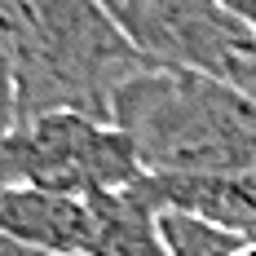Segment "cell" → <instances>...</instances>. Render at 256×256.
Masks as SVG:
<instances>
[{"label": "cell", "instance_id": "5", "mask_svg": "<svg viewBox=\"0 0 256 256\" xmlns=\"http://www.w3.org/2000/svg\"><path fill=\"white\" fill-rule=\"evenodd\" d=\"M0 234L49 256H88V238H93L88 199L18 181L0 194Z\"/></svg>", "mask_w": 256, "mask_h": 256}, {"label": "cell", "instance_id": "4", "mask_svg": "<svg viewBox=\"0 0 256 256\" xmlns=\"http://www.w3.org/2000/svg\"><path fill=\"white\" fill-rule=\"evenodd\" d=\"M110 22L154 66H186L230 80L234 62L256 49L216 0H102Z\"/></svg>", "mask_w": 256, "mask_h": 256}, {"label": "cell", "instance_id": "3", "mask_svg": "<svg viewBox=\"0 0 256 256\" xmlns=\"http://www.w3.org/2000/svg\"><path fill=\"white\" fill-rule=\"evenodd\" d=\"M18 177L40 190L93 199L146 177L137 142L120 124L84 110H44L9 128Z\"/></svg>", "mask_w": 256, "mask_h": 256}, {"label": "cell", "instance_id": "1", "mask_svg": "<svg viewBox=\"0 0 256 256\" xmlns=\"http://www.w3.org/2000/svg\"><path fill=\"white\" fill-rule=\"evenodd\" d=\"M110 120L137 142L146 172L256 177V98L234 80L150 66L120 84Z\"/></svg>", "mask_w": 256, "mask_h": 256}, {"label": "cell", "instance_id": "8", "mask_svg": "<svg viewBox=\"0 0 256 256\" xmlns=\"http://www.w3.org/2000/svg\"><path fill=\"white\" fill-rule=\"evenodd\" d=\"M159 226H164V243L168 256H230L248 234L226 230L216 221H204L194 212H177V208H164L159 212Z\"/></svg>", "mask_w": 256, "mask_h": 256}, {"label": "cell", "instance_id": "12", "mask_svg": "<svg viewBox=\"0 0 256 256\" xmlns=\"http://www.w3.org/2000/svg\"><path fill=\"white\" fill-rule=\"evenodd\" d=\"M230 80L238 84V88H243V93H252V98H256V49L248 53V58H238V62H234Z\"/></svg>", "mask_w": 256, "mask_h": 256}, {"label": "cell", "instance_id": "7", "mask_svg": "<svg viewBox=\"0 0 256 256\" xmlns=\"http://www.w3.org/2000/svg\"><path fill=\"white\" fill-rule=\"evenodd\" d=\"M159 212L164 208L142 190V181L93 194L88 199V216H93L88 256H168Z\"/></svg>", "mask_w": 256, "mask_h": 256}, {"label": "cell", "instance_id": "2", "mask_svg": "<svg viewBox=\"0 0 256 256\" xmlns=\"http://www.w3.org/2000/svg\"><path fill=\"white\" fill-rule=\"evenodd\" d=\"M14 22L18 124L44 110H84L110 120L120 84L154 66L110 22L102 0H14Z\"/></svg>", "mask_w": 256, "mask_h": 256}, {"label": "cell", "instance_id": "10", "mask_svg": "<svg viewBox=\"0 0 256 256\" xmlns=\"http://www.w3.org/2000/svg\"><path fill=\"white\" fill-rule=\"evenodd\" d=\"M18 159H14V142H9V132H0V194L9 190V186H18Z\"/></svg>", "mask_w": 256, "mask_h": 256}, {"label": "cell", "instance_id": "9", "mask_svg": "<svg viewBox=\"0 0 256 256\" xmlns=\"http://www.w3.org/2000/svg\"><path fill=\"white\" fill-rule=\"evenodd\" d=\"M14 0H0V132L18 124V84H14V53H18Z\"/></svg>", "mask_w": 256, "mask_h": 256}, {"label": "cell", "instance_id": "11", "mask_svg": "<svg viewBox=\"0 0 256 256\" xmlns=\"http://www.w3.org/2000/svg\"><path fill=\"white\" fill-rule=\"evenodd\" d=\"M238 26H248V36L256 40V0H216Z\"/></svg>", "mask_w": 256, "mask_h": 256}, {"label": "cell", "instance_id": "6", "mask_svg": "<svg viewBox=\"0 0 256 256\" xmlns=\"http://www.w3.org/2000/svg\"><path fill=\"white\" fill-rule=\"evenodd\" d=\"M142 190L159 208L194 212L226 230L256 238V177H186V172H146Z\"/></svg>", "mask_w": 256, "mask_h": 256}, {"label": "cell", "instance_id": "13", "mask_svg": "<svg viewBox=\"0 0 256 256\" xmlns=\"http://www.w3.org/2000/svg\"><path fill=\"white\" fill-rule=\"evenodd\" d=\"M230 256H256V238H243V243H238Z\"/></svg>", "mask_w": 256, "mask_h": 256}]
</instances>
